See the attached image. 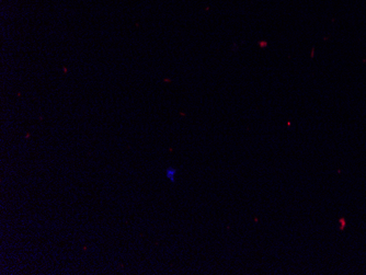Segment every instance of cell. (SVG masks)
Listing matches in <instances>:
<instances>
[{
	"instance_id": "1",
	"label": "cell",
	"mask_w": 366,
	"mask_h": 275,
	"mask_svg": "<svg viewBox=\"0 0 366 275\" xmlns=\"http://www.w3.org/2000/svg\"><path fill=\"white\" fill-rule=\"evenodd\" d=\"M176 175H177V169L176 168H168L166 170V177L168 178L171 182L176 181Z\"/></svg>"
}]
</instances>
